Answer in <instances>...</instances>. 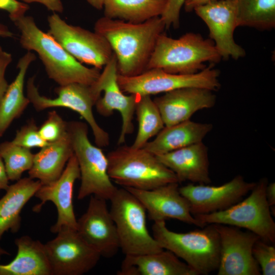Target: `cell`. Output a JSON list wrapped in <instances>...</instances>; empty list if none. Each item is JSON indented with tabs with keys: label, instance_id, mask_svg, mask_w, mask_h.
I'll return each instance as SVG.
<instances>
[{
	"label": "cell",
	"instance_id": "1",
	"mask_svg": "<svg viewBox=\"0 0 275 275\" xmlns=\"http://www.w3.org/2000/svg\"><path fill=\"white\" fill-rule=\"evenodd\" d=\"M166 26L160 16L134 23L102 17L95 22V32L104 37L116 57L118 74L138 75L147 66L159 36Z\"/></svg>",
	"mask_w": 275,
	"mask_h": 275
},
{
	"label": "cell",
	"instance_id": "2",
	"mask_svg": "<svg viewBox=\"0 0 275 275\" xmlns=\"http://www.w3.org/2000/svg\"><path fill=\"white\" fill-rule=\"evenodd\" d=\"M13 23L19 31L22 47L38 53L48 77L59 86H90L98 78L100 69L87 67L77 61L50 35L41 30L32 16L24 15Z\"/></svg>",
	"mask_w": 275,
	"mask_h": 275
},
{
	"label": "cell",
	"instance_id": "3",
	"mask_svg": "<svg viewBox=\"0 0 275 275\" xmlns=\"http://www.w3.org/2000/svg\"><path fill=\"white\" fill-rule=\"evenodd\" d=\"M222 59L213 42L199 34L187 33L174 39L162 33L158 37L147 70L160 69L173 74H191L203 70L205 63Z\"/></svg>",
	"mask_w": 275,
	"mask_h": 275
},
{
	"label": "cell",
	"instance_id": "4",
	"mask_svg": "<svg viewBox=\"0 0 275 275\" xmlns=\"http://www.w3.org/2000/svg\"><path fill=\"white\" fill-rule=\"evenodd\" d=\"M186 233L170 230L164 221L154 222L152 235L161 247L184 260L198 274L217 270L220 256L218 234L214 224Z\"/></svg>",
	"mask_w": 275,
	"mask_h": 275
},
{
	"label": "cell",
	"instance_id": "5",
	"mask_svg": "<svg viewBox=\"0 0 275 275\" xmlns=\"http://www.w3.org/2000/svg\"><path fill=\"white\" fill-rule=\"evenodd\" d=\"M106 157L109 178L123 187L149 190L178 183L173 171L143 148L123 146L109 152Z\"/></svg>",
	"mask_w": 275,
	"mask_h": 275
},
{
	"label": "cell",
	"instance_id": "6",
	"mask_svg": "<svg viewBox=\"0 0 275 275\" xmlns=\"http://www.w3.org/2000/svg\"><path fill=\"white\" fill-rule=\"evenodd\" d=\"M120 249L125 255L152 254L163 250L148 230L146 210L124 187L117 188L109 200Z\"/></svg>",
	"mask_w": 275,
	"mask_h": 275
},
{
	"label": "cell",
	"instance_id": "7",
	"mask_svg": "<svg viewBox=\"0 0 275 275\" xmlns=\"http://www.w3.org/2000/svg\"><path fill=\"white\" fill-rule=\"evenodd\" d=\"M67 131L80 171L81 183L77 199L93 195L109 200L117 187L108 176L106 156L101 148L89 140L87 124L78 121L67 122Z\"/></svg>",
	"mask_w": 275,
	"mask_h": 275
},
{
	"label": "cell",
	"instance_id": "8",
	"mask_svg": "<svg viewBox=\"0 0 275 275\" xmlns=\"http://www.w3.org/2000/svg\"><path fill=\"white\" fill-rule=\"evenodd\" d=\"M268 183L266 178L260 179L246 198L222 211L194 215L204 227L218 224L244 228L262 240L275 243V222L266 198Z\"/></svg>",
	"mask_w": 275,
	"mask_h": 275
},
{
	"label": "cell",
	"instance_id": "9",
	"mask_svg": "<svg viewBox=\"0 0 275 275\" xmlns=\"http://www.w3.org/2000/svg\"><path fill=\"white\" fill-rule=\"evenodd\" d=\"M210 64L202 71L191 74L169 73L160 69H151L134 76L118 74L117 80L123 93L149 95L166 93L178 89L196 87L216 91L220 88L219 71Z\"/></svg>",
	"mask_w": 275,
	"mask_h": 275
},
{
	"label": "cell",
	"instance_id": "10",
	"mask_svg": "<svg viewBox=\"0 0 275 275\" xmlns=\"http://www.w3.org/2000/svg\"><path fill=\"white\" fill-rule=\"evenodd\" d=\"M26 91L27 97L36 111L57 107L73 110L79 114L91 127L97 146L102 148L109 145L108 133L99 125L93 114V107L98 99L90 86L79 83L59 86L54 89L57 97L50 98L40 94L35 84V77L33 76L28 80Z\"/></svg>",
	"mask_w": 275,
	"mask_h": 275
},
{
	"label": "cell",
	"instance_id": "11",
	"mask_svg": "<svg viewBox=\"0 0 275 275\" xmlns=\"http://www.w3.org/2000/svg\"><path fill=\"white\" fill-rule=\"evenodd\" d=\"M47 21V33L80 63L101 69L113 56L107 40L97 33L69 24L56 13Z\"/></svg>",
	"mask_w": 275,
	"mask_h": 275
},
{
	"label": "cell",
	"instance_id": "12",
	"mask_svg": "<svg viewBox=\"0 0 275 275\" xmlns=\"http://www.w3.org/2000/svg\"><path fill=\"white\" fill-rule=\"evenodd\" d=\"M44 244L52 275H81L97 264L100 254L71 228L60 230Z\"/></svg>",
	"mask_w": 275,
	"mask_h": 275
},
{
	"label": "cell",
	"instance_id": "13",
	"mask_svg": "<svg viewBox=\"0 0 275 275\" xmlns=\"http://www.w3.org/2000/svg\"><path fill=\"white\" fill-rule=\"evenodd\" d=\"M118 75L117 61L114 53L98 78L90 87L98 99L95 105L100 115L108 117L115 111L120 113L122 123L118 144L121 145L125 142L126 136L134 131L132 120L140 95H125L119 86Z\"/></svg>",
	"mask_w": 275,
	"mask_h": 275
},
{
	"label": "cell",
	"instance_id": "14",
	"mask_svg": "<svg viewBox=\"0 0 275 275\" xmlns=\"http://www.w3.org/2000/svg\"><path fill=\"white\" fill-rule=\"evenodd\" d=\"M220 242L217 275H260L261 270L253 254V247L260 238L249 230L223 224H213Z\"/></svg>",
	"mask_w": 275,
	"mask_h": 275
},
{
	"label": "cell",
	"instance_id": "15",
	"mask_svg": "<svg viewBox=\"0 0 275 275\" xmlns=\"http://www.w3.org/2000/svg\"><path fill=\"white\" fill-rule=\"evenodd\" d=\"M256 182L246 181L239 175L219 186L190 183L179 187L180 194L187 200L194 216L225 210L242 200Z\"/></svg>",
	"mask_w": 275,
	"mask_h": 275
},
{
	"label": "cell",
	"instance_id": "16",
	"mask_svg": "<svg viewBox=\"0 0 275 275\" xmlns=\"http://www.w3.org/2000/svg\"><path fill=\"white\" fill-rule=\"evenodd\" d=\"M196 14L207 25L209 37L222 57L238 60L245 56L244 49L234 39L237 27L235 0H215L197 6Z\"/></svg>",
	"mask_w": 275,
	"mask_h": 275
},
{
	"label": "cell",
	"instance_id": "17",
	"mask_svg": "<svg viewBox=\"0 0 275 275\" xmlns=\"http://www.w3.org/2000/svg\"><path fill=\"white\" fill-rule=\"evenodd\" d=\"M76 230L101 257H113L120 249L116 227L103 199L91 196L86 211L77 220Z\"/></svg>",
	"mask_w": 275,
	"mask_h": 275
},
{
	"label": "cell",
	"instance_id": "18",
	"mask_svg": "<svg viewBox=\"0 0 275 275\" xmlns=\"http://www.w3.org/2000/svg\"><path fill=\"white\" fill-rule=\"evenodd\" d=\"M80 176L78 162L73 154L60 177L50 183L42 184L34 195L40 200L41 203L33 208L34 211H40L47 201L53 203L57 208L58 218L50 228L52 233H57L64 228L76 230L77 219L73 209V195L74 183L80 179Z\"/></svg>",
	"mask_w": 275,
	"mask_h": 275
},
{
	"label": "cell",
	"instance_id": "19",
	"mask_svg": "<svg viewBox=\"0 0 275 275\" xmlns=\"http://www.w3.org/2000/svg\"><path fill=\"white\" fill-rule=\"evenodd\" d=\"M179 187V183L172 182L149 190L124 188L140 201L154 222L173 218L204 227L191 213L189 203Z\"/></svg>",
	"mask_w": 275,
	"mask_h": 275
},
{
	"label": "cell",
	"instance_id": "20",
	"mask_svg": "<svg viewBox=\"0 0 275 275\" xmlns=\"http://www.w3.org/2000/svg\"><path fill=\"white\" fill-rule=\"evenodd\" d=\"M213 92L200 88H183L164 93L153 101L165 126H170L189 120L199 110L213 107L216 101Z\"/></svg>",
	"mask_w": 275,
	"mask_h": 275
},
{
	"label": "cell",
	"instance_id": "21",
	"mask_svg": "<svg viewBox=\"0 0 275 275\" xmlns=\"http://www.w3.org/2000/svg\"><path fill=\"white\" fill-rule=\"evenodd\" d=\"M158 160L175 174L178 183L209 184V161L207 146L201 142L156 156Z\"/></svg>",
	"mask_w": 275,
	"mask_h": 275
},
{
	"label": "cell",
	"instance_id": "22",
	"mask_svg": "<svg viewBox=\"0 0 275 275\" xmlns=\"http://www.w3.org/2000/svg\"><path fill=\"white\" fill-rule=\"evenodd\" d=\"M119 275H199L172 252L125 255Z\"/></svg>",
	"mask_w": 275,
	"mask_h": 275
},
{
	"label": "cell",
	"instance_id": "23",
	"mask_svg": "<svg viewBox=\"0 0 275 275\" xmlns=\"http://www.w3.org/2000/svg\"><path fill=\"white\" fill-rule=\"evenodd\" d=\"M212 128L211 123L190 120L164 126L154 140L148 142L142 148L155 156L164 154L202 142Z\"/></svg>",
	"mask_w": 275,
	"mask_h": 275
},
{
	"label": "cell",
	"instance_id": "24",
	"mask_svg": "<svg viewBox=\"0 0 275 275\" xmlns=\"http://www.w3.org/2000/svg\"><path fill=\"white\" fill-rule=\"evenodd\" d=\"M73 154L71 142L67 132L62 138L49 143L34 154L33 166L28 172L29 177L40 181L42 184L56 180Z\"/></svg>",
	"mask_w": 275,
	"mask_h": 275
},
{
	"label": "cell",
	"instance_id": "25",
	"mask_svg": "<svg viewBox=\"0 0 275 275\" xmlns=\"http://www.w3.org/2000/svg\"><path fill=\"white\" fill-rule=\"evenodd\" d=\"M15 258L7 264H0V275H52L44 245L31 237L22 236L15 240Z\"/></svg>",
	"mask_w": 275,
	"mask_h": 275
},
{
	"label": "cell",
	"instance_id": "26",
	"mask_svg": "<svg viewBox=\"0 0 275 275\" xmlns=\"http://www.w3.org/2000/svg\"><path fill=\"white\" fill-rule=\"evenodd\" d=\"M41 185L40 181L29 177L9 185L0 199V239L9 230L13 233L19 230L21 211Z\"/></svg>",
	"mask_w": 275,
	"mask_h": 275
},
{
	"label": "cell",
	"instance_id": "27",
	"mask_svg": "<svg viewBox=\"0 0 275 275\" xmlns=\"http://www.w3.org/2000/svg\"><path fill=\"white\" fill-rule=\"evenodd\" d=\"M36 59L35 54L28 51L17 63L18 72L0 101V134L10 126L14 120L20 117L30 103L24 94L25 74L30 64Z\"/></svg>",
	"mask_w": 275,
	"mask_h": 275
},
{
	"label": "cell",
	"instance_id": "28",
	"mask_svg": "<svg viewBox=\"0 0 275 275\" xmlns=\"http://www.w3.org/2000/svg\"><path fill=\"white\" fill-rule=\"evenodd\" d=\"M168 0H104V16L139 23L160 16Z\"/></svg>",
	"mask_w": 275,
	"mask_h": 275
},
{
	"label": "cell",
	"instance_id": "29",
	"mask_svg": "<svg viewBox=\"0 0 275 275\" xmlns=\"http://www.w3.org/2000/svg\"><path fill=\"white\" fill-rule=\"evenodd\" d=\"M238 26L269 30L275 26V0H235Z\"/></svg>",
	"mask_w": 275,
	"mask_h": 275
},
{
	"label": "cell",
	"instance_id": "30",
	"mask_svg": "<svg viewBox=\"0 0 275 275\" xmlns=\"http://www.w3.org/2000/svg\"><path fill=\"white\" fill-rule=\"evenodd\" d=\"M139 95L135 109L138 131L131 146L134 149L142 148L150 139L157 135L164 127L158 107L150 96Z\"/></svg>",
	"mask_w": 275,
	"mask_h": 275
},
{
	"label": "cell",
	"instance_id": "31",
	"mask_svg": "<svg viewBox=\"0 0 275 275\" xmlns=\"http://www.w3.org/2000/svg\"><path fill=\"white\" fill-rule=\"evenodd\" d=\"M34 154L30 149L15 144L12 141L0 144L2 159L9 180L17 181L22 174L32 167Z\"/></svg>",
	"mask_w": 275,
	"mask_h": 275
},
{
	"label": "cell",
	"instance_id": "32",
	"mask_svg": "<svg viewBox=\"0 0 275 275\" xmlns=\"http://www.w3.org/2000/svg\"><path fill=\"white\" fill-rule=\"evenodd\" d=\"M274 244L258 239L253 247V256L259 265L261 274H275Z\"/></svg>",
	"mask_w": 275,
	"mask_h": 275
},
{
	"label": "cell",
	"instance_id": "33",
	"mask_svg": "<svg viewBox=\"0 0 275 275\" xmlns=\"http://www.w3.org/2000/svg\"><path fill=\"white\" fill-rule=\"evenodd\" d=\"M67 122L64 120L56 111L48 112L47 117L39 127L41 138L47 143L57 141L67 132Z\"/></svg>",
	"mask_w": 275,
	"mask_h": 275
},
{
	"label": "cell",
	"instance_id": "34",
	"mask_svg": "<svg viewBox=\"0 0 275 275\" xmlns=\"http://www.w3.org/2000/svg\"><path fill=\"white\" fill-rule=\"evenodd\" d=\"M12 142L16 145L28 148H42L47 143L40 136L39 127L34 120H31L17 130Z\"/></svg>",
	"mask_w": 275,
	"mask_h": 275
},
{
	"label": "cell",
	"instance_id": "35",
	"mask_svg": "<svg viewBox=\"0 0 275 275\" xmlns=\"http://www.w3.org/2000/svg\"><path fill=\"white\" fill-rule=\"evenodd\" d=\"M185 0H168L166 9L160 16L166 29L171 26L176 29L179 26L180 14Z\"/></svg>",
	"mask_w": 275,
	"mask_h": 275
},
{
	"label": "cell",
	"instance_id": "36",
	"mask_svg": "<svg viewBox=\"0 0 275 275\" xmlns=\"http://www.w3.org/2000/svg\"><path fill=\"white\" fill-rule=\"evenodd\" d=\"M29 6L17 0H0V9L7 11L13 22L24 15Z\"/></svg>",
	"mask_w": 275,
	"mask_h": 275
},
{
	"label": "cell",
	"instance_id": "37",
	"mask_svg": "<svg viewBox=\"0 0 275 275\" xmlns=\"http://www.w3.org/2000/svg\"><path fill=\"white\" fill-rule=\"evenodd\" d=\"M12 60V55L0 46V101L9 86L5 78V72Z\"/></svg>",
	"mask_w": 275,
	"mask_h": 275
},
{
	"label": "cell",
	"instance_id": "38",
	"mask_svg": "<svg viewBox=\"0 0 275 275\" xmlns=\"http://www.w3.org/2000/svg\"><path fill=\"white\" fill-rule=\"evenodd\" d=\"M25 3H38L44 5L48 10L61 13L63 7L61 0H21Z\"/></svg>",
	"mask_w": 275,
	"mask_h": 275
},
{
	"label": "cell",
	"instance_id": "39",
	"mask_svg": "<svg viewBox=\"0 0 275 275\" xmlns=\"http://www.w3.org/2000/svg\"><path fill=\"white\" fill-rule=\"evenodd\" d=\"M9 180L4 162L0 157V190L7 189L9 185Z\"/></svg>",
	"mask_w": 275,
	"mask_h": 275
},
{
	"label": "cell",
	"instance_id": "40",
	"mask_svg": "<svg viewBox=\"0 0 275 275\" xmlns=\"http://www.w3.org/2000/svg\"><path fill=\"white\" fill-rule=\"evenodd\" d=\"M266 198L270 207L275 205V183H268L266 188Z\"/></svg>",
	"mask_w": 275,
	"mask_h": 275
},
{
	"label": "cell",
	"instance_id": "41",
	"mask_svg": "<svg viewBox=\"0 0 275 275\" xmlns=\"http://www.w3.org/2000/svg\"><path fill=\"white\" fill-rule=\"evenodd\" d=\"M215 0H185L184 7L186 12H191L197 6Z\"/></svg>",
	"mask_w": 275,
	"mask_h": 275
},
{
	"label": "cell",
	"instance_id": "42",
	"mask_svg": "<svg viewBox=\"0 0 275 275\" xmlns=\"http://www.w3.org/2000/svg\"><path fill=\"white\" fill-rule=\"evenodd\" d=\"M14 34L10 31L8 28L0 23V37L4 38H12Z\"/></svg>",
	"mask_w": 275,
	"mask_h": 275
},
{
	"label": "cell",
	"instance_id": "43",
	"mask_svg": "<svg viewBox=\"0 0 275 275\" xmlns=\"http://www.w3.org/2000/svg\"><path fill=\"white\" fill-rule=\"evenodd\" d=\"M87 1L97 10H101L103 8L104 0H87Z\"/></svg>",
	"mask_w": 275,
	"mask_h": 275
},
{
	"label": "cell",
	"instance_id": "44",
	"mask_svg": "<svg viewBox=\"0 0 275 275\" xmlns=\"http://www.w3.org/2000/svg\"><path fill=\"white\" fill-rule=\"evenodd\" d=\"M10 255L9 252L3 249L1 246H0V259H1V257L3 255Z\"/></svg>",
	"mask_w": 275,
	"mask_h": 275
},
{
	"label": "cell",
	"instance_id": "45",
	"mask_svg": "<svg viewBox=\"0 0 275 275\" xmlns=\"http://www.w3.org/2000/svg\"><path fill=\"white\" fill-rule=\"evenodd\" d=\"M2 135L0 134V137Z\"/></svg>",
	"mask_w": 275,
	"mask_h": 275
}]
</instances>
